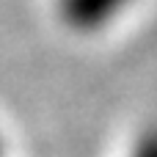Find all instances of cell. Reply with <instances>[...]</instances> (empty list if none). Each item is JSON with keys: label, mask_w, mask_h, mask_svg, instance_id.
<instances>
[{"label": "cell", "mask_w": 157, "mask_h": 157, "mask_svg": "<svg viewBox=\"0 0 157 157\" xmlns=\"http://www.w3.org/2000/svg\"><path fill=\"white\" fill-rule=\"evenodd\" d=\"M144 0H52V11L63 30L91 39L121 25Z\"/></svg>", "instance_id": "obj_1"}, {"label": "cell", "mask_w": 157, "mask_h": 157, "mask_svg": "<svg viewBox=\"0 0 157 157\" xmlns=\"http://www.w3.org/2000/svg\"><path fill=\"white\" fill-rule=\"evenodd\" d=\"M124 157H157V121L144 124L127 144Z\"/></svg>", "instance_id": "obj_2"}, {"label": "cell", "mask_w": 157, "mask_h": 157, "mask_svg": "<svg viewBox=\"0 0 157 157\" xmlns=\"http://www.w3.org/2000/svg\"><path fill=\"white\" fill-rule=\"evenodd\" d=\"M0 157H8V138L3 132V127H0Z\"/></svg>", "instance_id": "obj_3"}]
</instances>
